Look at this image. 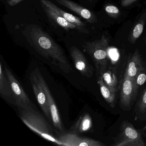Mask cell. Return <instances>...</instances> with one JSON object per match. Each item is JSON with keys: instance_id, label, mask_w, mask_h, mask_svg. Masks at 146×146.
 <instances>
[{"instance_id": "17", "label": "cell", "mask_w": 146, "mask_h": 146, "mask_svg": "<svg viewBox=\"0 0 146 146\" xmlns=\"http://www.w3.org/2000/svg\"><path fill=\"white\" fill-rule=\"evenodd\" d=\"M97 83L100 86L102 96L109 106L114 108L116 103L117 92L113 91L105 84L102 76H97Z\"/></svg>"}, {"instance_id": "21", "label": "cell", "mask_w": 146, "mask_h": 146, "mask_svg": "<svg viewBox=\"0 0 146 146\" xmlns=\"http://www.w3.org/2000/svg\"><path fill=\"white\" fill-rule=\"evenodd\" d=\"M146 81V70L145 68L138 74L137 76L135 82L137 86L139 88L140 86L143 85Z\"/></svg>"}, {"instance_id": "27", "label": "cell", "mask_w": 146, "mask_h": 146, "mask_svg": "<svg viewBox=\"0 0 146 146\" xmlns=\"http://www.w3.org/2000/svg\"><path fill=\"white\" fill-rule=\"evenodd\" d=\"M88 1H89V2H91L93 0H87Z\"/></svg>"}, {"instance_id": "5", "label": "cell", "mask_w": 146, "mask_h": 146, "mask_svg": "<svg viewBox=\"0 0 146 146\" xmlns=\"http://www.w3.org/2000/svg\"><path fill=\"white\" fill-rule=\"evenodd\" d=\"M4 69L6 75L11 86L15 98L16 106L24 110H30L35 109L33 106L34 105L30 100L28 95L11 71L7 66H5Z\"/></svg>"}, {"instance_id": "23", "label": "cell", "mask_w": 146, "mask_h": 146, "mask_svg": "<svg viewBox=\"0 0 146 146\" xmlns=\"http://www.w3.org/2000/svg\"><path fill=\"white\" fill-rule=\"evenodd\" d=\"M108 53H109L108 54H109V56L112 60L116 61L118 59V55L117 53L115 50H111V51H109Z\"/></svg>"}, {"instance_id": "22", "label": "cell", "mask_w": 146, "mask_h": 146, "mask_svg": "<svg viewBox=\"0 0 146 146\" xmlns=\"http://www.w3.org/2000/svg\"><path fill=\"white\" fill-rule=\"evenodd\" d=\"M105 10L109 15H118L119 14V11L118 8L114 6H107L105 8Z\"/></svg>"}, {"instance_id": "18", "label": "cell", "mask_w": 146, "mask_h": 146, "mask_svg": "<svg viewBox=\"0 0 146 146\" xmlns=\"http://www.w3.org/2000/svg\"><path fill=\"white\" fill-rule=\"evenodd\" d=\"M100 76L102 77L105 84L113 91L117 92L119 90L120 85H118L117 78L112 71L107 69Z\"/></svg>"}, {"instance_id": "26", "label": "cell", "mask_w": 146, "mask_h": 146, "mask_svg": "<svg viewBox=\"0 0 146 146\" xmlns=\"http://www.w3.org/2000/svg\"><path fill=\"white\" fill-rule=\"evenodd\" d=\"M139 130L141 133L142 135L144 136H146V125L144 126L142 129Z\"/></svg>"}, {"instance_id": "8", "label": "cell", "mask_w": 146, "mask_h": 146, "mask_svg": "<svg viewBox=\"0 0 146 146\" xmlns=\"http://www.w3.org/2000/svg\"><path fill=\"white\" fill-rule=\"evenodd\" d=\"M57 138L63 146H104L106 144L99 141L80 136L72 132H63L57 135Z\"/></svg>"}, {"instance_id": "2", "label": "cell", "mask_w": 146, "mask_h": 146, "mask_svg": "<svg viewBox=\"0 0 146 146\" xmlns=\"http://www.w3.org/2000/svg\"><path fill=\"white\" fill-rule=\"evenodd\" d=\"M20 117L27 127L38 135L48 141L62 146L51 125L35 109H22Z\"/></svg>"}, {"instance_id": "6", "label": "cell", "mask_w": 146, "mask_h": 146, "mask_svg": "<svg viewBox=\"0 0 146 146\" xmlns=\"http://www.w3.org/2000/svg\"><path fill=\"white\" fill-rule=\"evenodd\" d=\"M33 72L36 76L42 87L43 88L46 96L49 105L52 119V123L55 128L57 133H62L65 132V129L62 124L55 101L50 92L49 88L46 83L44 78L38 68H36Z\"/></svg>"}, {"instance_id": "9", "label": "cell", "mask_w": 146, "mask_h": 146, "mask_svg": "<svg viewBox=\"0 0 146 146\" xmlns=\"http://www.w3.org/2000/svg\"><path fill=\"white\" fill-rule=\"evenodd\" d=\"M70 54L75 67L81 75L88 78H91L94 74V68L82 52L76 47L72 46L70 49Z\"/></svg>"}, {"instance_id": "15", "label": "cell", "mask_w": 146, "mask_h": 146, "mask_svg": "<svg viewBox=\"0 0 146 146\" xmlns=\"http://www.w3.org/2000/svg\"><path fill=\"white\" fill-rule=\"evenodd\" d=\"M0 94L7 101L16 106L15 98L11 84L6 75L1 63H0Z\"/></svg>"}, {"instance_id": "20", "label": "cell", "mask_w": 146, "mask_h": 146, "mask_svg": "<svg viewBox=\"0 0 146 146\" xmlns=\"http://www.w3.org/2000/svg\"><path fill=\"white\" fill-rule=\"evenodd\" d=\"M139 111L142 113L146 112V87L143 91L137 104Z\"/></svg>"}, {"instance_id": "4", "label": "cell", "mask_w": 146, "mask_h": 146, "mask_svg": "<svg viewBox=\"0 0 146 146\" xmlns=\"http://www.w3.org/2000/svg\"><path fill=\"white\" fill-rule=\"evenodd\" d=\"M119 129V133L113 139L114 143L111 146H146L140 130L135 129L130 122L123 121Z\"/></svg>"}, {"instance_id": "25", "label": "cell", "mask_w": 146, "mask_h": 146, "mask_svg": "<svg viewBox=\"0 0 146 146\" xmlns=\"http://www.w3.org/2000/svg\"><path fill=\"white\" fill-rule=\"evenodd\" d=\"M24 0H7V4L11 6H14L18 5Z\"/></svg>"}, {"instance_id": "24", "label": "cell", "mask_w": 146, "mask_h": 146, "mask_svg": "<svg viewBox=\"0 0 146 146\" xmlns=\"http://www.w3.org/2000/svg\"><path fill=\"white\" fill-rule=\"evenodd\" d=\"M137 0H122L121 1V5L124 7L129 6L134 3Z\"/></svg>"}, {"instance_id": "12", "label": "cell", "mask_w": 146, "mask_h": 146, "mask_svg": "<svg viewBox=\"0 0 146 146\" xmlns=\"http://www.w3.org/2000/svg\"><path fill=\"white\" fill-rule=\"evenodd\" d=\"M145 68L141 57L137 50L128 60L123 76L135 80L138 74Z\"/></svg>"}, {"instance_id": "1", "label": "cell", "mask_w": 146, "mask_h": 146, "mask_svg": "<svg viewBox=\"0 0 146 146\" xmlns=\"http://www.w3.org/2000/svg\"><path fill=\"white\" fill-rule=\"evenodd\" d=\"M28 38L31 45L42 57L65 73L71 71V66L63 49L40 27L36 25L30 27Z\"/></svg>"}, {"instance_id": "28", "label": "cell", "mask_w": 146, "mask_h": 146, "mask_svg": "<svg viewBox=\"0 0 146 146\" xmlns=\"http://www.w3.org/2000/svg\"></svg>"}, {"instance_id": "3", "label": "cell", "mask_w": 146, "mask_h": 146, "mask_svg": "<svg viewBox=\"0 0 146 146\" xmlns=\"http://www.w3.org/2000/svg\"><path fill=\"white\" fill-rule=\"evenodd\" d=\"M109 41L106 36L100 40L84 43V51L90 56L95 66L97 76H100L107 70L108 62Z\"/></svg>"}, {"instance_id": "11", "label": "cell", "mask_w": 146, "mask_h": 146, "mask_svg": "<svg viewBox=\"0 0 146 146\" xmlns=\"http://www.w3.org/2000/svg\"><path fill=\"white\" fill-rule=\"evenodd\" d=\"M57 3L76 13L82 18L90 23L96 22L95 15L89 10L71 0H55Z\"/></svg>"}, {"instance_id": "14", "label": "cell", "mask_w": 146, "mask_h": 146, "mask_svg": "<svg viewBox=\"0 0 146 146\" xmlns=\"http://www.w3.org/2000/svg\"><path fill=\"white\" fill-rule=\"evenodd\" d=\"M46 5L53 11L56 12L59 15L63 17L69 23L76 26L79 29V31L83 33H88V31L86 29V25L80 19L79 17L74 16L72 14L68 13L58 7L55 4H54L49 0H42Z\"/></svg>"}, {"instance_id": "10", "label": "cell", "mask_w": 146, "mask_h": 146, "mask_svg": "<svg viewBox=\"0 0 146 146\" xmlns=\"http://www.w3.org/2000/svg\"><path fill=\"white\" fill-rule=\"evenodd\" d=\"M31 83L35 96L42 111L49 121L52 123V119L46 96L43 88L32 72L30 76Z\"/></svg>"}, {"instance_id": "16", "label": "cell", "mask_w": 146, "mask_h": 146, "mask_svg": "<svg viewBox=\"0 0 146 146\" xmlns=\"http://www.w3.org/2000/svg\"><path fill=\"white\" fill-rule=\"evenodd\" d=\"M92 126V119L90 114L86 113L81 115L72 125L70 132L78 134L86 133L91 129Z\"/></svg>"}, {"instance_id": "13", "label": "cell", "mask_w": 146, "mask_h": 146, "mask_svg": "<svg viewBox=\"0 0 146 146\" xmlns=\"http://www.w3.org/2000/svg\"><path fill=\"white\" fill-rule=\"evenodd\" d=\"M40 1L42 7L44 10L46 15L59 26L66 31H69L71 29H76L79 31V29L76 26L69 23L63 17L59 15L56 12L50 8L42 0H40Z\"/></svg>"}, {"instance_id": "19", "label": "cell", "mask_w": 146, "mask_h": 146, "mask_svg": "<svg viewBox=\"0 0 146 146\" xmlns=\"http://www.w3.org/2000/svg\"><path fill=\"white\" fill-rule=\"evenodd\" d=\"M144 23L143 22H141L138 23L134 27V29L132 31L131 36V42H133L135 40L138 38L142 33L143 30Z\"/></svg>"}, {"instance_id": "7", "label": "cell", "mask_w": 146, "mask_h": 146, "mask_svg": "<svg viewBox=\"0 0 146 146\" xmlns=\"http://www.w3.org/2000/svg\"><path fill=\"white\" fill-rule=\"evenodd\" d=\"M138 88L135 80L123 76L119 88V104L122 109L125 111L130 110L136 96Z\"/></svg>"}]
</instances>
